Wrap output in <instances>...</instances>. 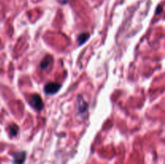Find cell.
Instances as JSON below:
<instances>
[{"instance_id":"cell-1","label":"cell","mask_w":165,"mask_h":164,"mask_svg":"<svg viewBox=\"0 0 165 164\" xmlns=\"http://www.w3.org/2000/svg\"><path fill=\"white\" fill-rule=\"evenodd\" d=\"M30 104L37 111H40L44 107V103L42 102L41 97L38 94H34L31 97Z\"/></svg>"},{"instance_id":"cell-2","label":"cell","mask_w":165,"mask_h":164,"mask_svg":"<svg viewBox=\"0 0 165 164\" xmlns=\"http://www.w3.org/2000/svg\"><path fill=\"white\" fill-rule=\"evenodd\" d=\"M60 87H61L60 84H58L57 82H50L44 86V92L49 95L55 94L60 90Z\"/></svg>"},{"instance_id":"cell-3","label":"cell","mask_w":165,"mask_h":164,"mask_svg":"<svg viewBox=\"0 0 165 164\" xmlns=\"http://www.w3.org/2000/svg\"><path fill=\"white\" fill-rule=\"evenodd\" d=\"M26 159V152L20 151L14 156L13 164H23Z\"/></svg>"},{"instance_id":"cell-4","label":"cell","mask_w":165,"mask_h":164,"mask_svg":"<svg viewBox=\"0 0 165 164\" xmlns=\"http://www.w3.org/2000/svg\"><path fill=\"white\" fill-rule=\"evenodd\" d=\"M53 62V57L52 55H46L45 57L44 58V60H42L40 63V69H45L48 67V65H50L51 63Z\"/></svg>"},{"instance_id":"cell-5","label":"cell","mask_w":165,"mask_h":164,"mask_svg":"<svg viewBox=\"0 0 165 164\" xmlns=\"http://www.w3.org/2000/svg\"><path fill=\"white\" fill-rule=\"evenodd\" d=\"M78 103H79L78 110H79V112H80L81 113H84V112L87 110V104H86V102L82 99V97H81V101H78Z\"/></svg>"},{"instance_id":"cell-6","label":"cell","mask_w":165,"mask_h":164,"mask_svg":"<svg viewBox=\"0 0 165 164\" xmlns=\"http://www.w3.org/2000/svg\"><path fill=\"white\" fill-rule=\"evenodd\" d=\"M89 38V34L88 33H82L78 36V42L79 44H83Z\"/></svg>"},{"instance_id":"cell-7","label":"cell","mask_w":165,"mask_h":164,"mask_svg":"<svg viewBox=\"0 0 165 164\" xmlns=\"http://www.w3.org/2000/svg\"><path fill=\"white\" fill-rule=\"evenodd\" d=\"M18 130H19V127L15 124H12L11 126H10V134L12 135V137H15L18 134Z\"/></svg>"},{"instance_id":"cell-8","label":"cell","mask_w":165,"mask_h":164,"mask_svg":"<svg viewBox=\"0 0 165 164\" xmlns=\"http://www.w3.org/2000/svg\"><path fill=\"white\" fill-rule=\"evenodd\" d=\"M161 11H162V7L161 6H160V7H157V9H156V14H160L161 12Z\"/></svg>"}]
</instances>
